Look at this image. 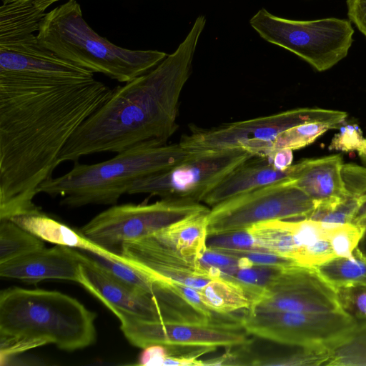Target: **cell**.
I'll return each mask as SVG.
<instances>
[{
  "label": "cell",
  "instance_id": "5bb4252c",
  "mask_svg": "<svg viewBox=\"0 0 366 366\" xmlns=\"http://www.w3.org/2000/svg\"><path fill=\"white\" fill-rule=\"evenodd\" d=\"M119 252L122 262L157 282H174L199 290L213 280L199 260L181 255L153 234L124 242Z\"/></svg>",
  "mask_w": 366,
  "mask_h": 366
},
{
  "label": "cell",
  "instance_id": "ac0fdd59",
  "mask_svg": "<svg viewBox=\"0 0 366 366\" xmlns=\"http://www.w3.org/2000/svg\"><path fill=\"white\" fill-rule=\"evenodd\" d=\"M343 164L340 154L303 159L293 182L317 206L336 204L346 194L342 176Z\"/></svg>",
  "mask_w": 366,
  "mask_h": 366
},
{
  "label": "cell",
  "instance_id": "7402d4cb",
  "mask_svg": "<svg viewBox=\"0 0 366 366\" xmlns=\"http://www.w3.org/2000/svg\"><path fill=\"white\" fill-rule=\"evenodd\" d=\"M197 292L202 303L217 315L248 310L254 300L252 292L245 285L223 277L212 280Z\"/></svg>",
  "mask_w": 366,
  "mask_h": 366
},
{
  "label": "cell",
  "instance_id": "f35d334b",
  "mask_svg": "<svg viewBox=\"0 0 366 366\" xmlns=\"http://www.w3.org/2000/svg\"><path fill=\"white\" fill-rule=\"evenodd\" d=\"M351 224L362 229L365 232H366V200L358 209Z\"/></svg>",
  "mask_w": 366,
  "mask_h": 366
},
{
  "label": "cell",
  "instance_id": "3957f363",
  "mask_svg": "<svg viewBox=\"0 0 366 366\" xmlns=\"http://www.w3.org/2000/svg\"><path fill=\"white\" fill-rule=\"evenodd\" d=\"M97 314L57 291L9 287L0 293V340L21 352L48 344L74 351L96 340Z\"/></svg>",
  "mask_w": 366,
  "mask_h": 366
},
{
  "label": "cell",
  "instance_id": "8fae6325",
  "mask_svg": "<svg viewBox=\"0 0 366 366\" xmlns=\"http://www.w3.org/2000/svg\"><path fill=\"white\" fill-rule=\"evenodd\" d=\"M239 321L249 335L281 345L327 347L344 337L357 323L344 312L244 311Z\"/></svg>",
  "mask_w": 366,
  "mask_h": 366
},
{
  "label": "cell",
  "instance_id": "74e56055",
  "mask_svg": "<svg viewBox=\"0 0 366 366\" xmlns=\"http://www.w3.org/2000/svg\"><path fill=\"white\" fill-rule=\"evenodd\" d=\"M272 164L280 169H286L292 165L293 152L289 149L272 150L266 156Z\"/></svg>",
  "mask_w": 366,
  "mask_h": 366
},
{
  "label": "cell",
  "instance_id": "7c38bea8",
  "mask_svg": "<svg viewBox=\"0 0 366 366\" xmlns=\"http://www.w3.org/2000/svg\"><path fill=\"white\" fill-rule=\"evenodd\" d=\"M114 315L129 342L145 348L152 345L237 347L250 342L237 322H188L147 320L124 312Z\"/></svg>",
  "mask_w": 366,
  "mask_h": 366
},
{
  "label": "cell",
  "instance_id": "8d00e7d4",
  "mask_svg": "<svg viewBox=\"0 0 366 366\" xmlns=\"http://www.w3.org/2000/svg\"><path fill=\"white\" fill-rule=\"evenodd\" d=\"M166 356L167 351L165 345H152L144 348L139 357L137 365L142 366H162Z\"/></svg>",
  "mask_w": 366,
  "mask_h": 366
},
{
  "label": "cell",
  "instance_id": "83f0119b",
  "mask_svg": "<svg viewBox=\"0 0 366 366\" xmlns=\"http://www.w3.org/2000/svg\"><path fill=\"white\" fill-rule=\"evenodd\" d=\"M342 125L316 122L294 126L283 131L276 137L272 144L271 151L280 149H289L293 151L305 147L326 132L340 129Z\"/></svg>",
  "mask_w": 366,
  "mask_h": 366
},
{
  "label": "cell",
  "instance_id": "cb8c5ba5",
  "mask_svg": "<svg viewBox=\"0 0 366 366\" xmlns=\"http://www.w3.org/2000/svg\"><path fill=\"white\" fill-rule=\"evenodd\" d=\"M247 229L264 250L297 262L299 249L294 239L291 221L270 220L252 225Z\"/></svg>",
  "mask_w": 366,
  "mask_h": 366
},
{
  "label": "cell",
  "instance_id": "8992f818",
  "mask_svg": "<svg viewBox=\"0 0 366 366\" xmlns=\"http://www.w3.org/2000/svg\"><path fill=\"white\" fill-rule=\"evenodd\" d=\"M249 24L261 38L296 54L317 71H327L345 59L354 41L352 22L345 19L292 20L262 8Z\"/></svg>",
  "mask_w": 366,
  "mask_h": 366
},
{
  "label": "cell",
  "instance_id": "d590c367",
  "mask_svg": "<svg viewBox=\"0 0 366 366\" xmlns=\"http://www.w3.org/2000/svg\"><path fill=\"white\" fill-rule=\"evenodd\" d=\"M347 16L366 38V0H347Z\"/></svg>",
  "mask_w": 366,
  "mask_h": 366
},
{
  "label": "cell",
  "instance_id": "d6a6232c",
  "mask_svg": "<svg viewBox=\"0 0 366 366\" xmlns=\"http://www.w3.org/2000/svg\"><path fill=\"white\" fill-rule=\"evenodd\" d=\"M207 247L211 249L224 250L265 251L259 247L248 229L208 236Z\"/></svg>",
  "mask_w": 366,
  "mask_h": 366
},
{
  "label": "cell",
  "instance_id": "4316f807",
  "mask_svg": "<svg viewBox=\"0 0 366 366\" xmlns=\"http://www.w3.org/2000/svg\"><path fill=\"white\" fill-rule=\"evenodd\" d=\"M329 347L327 365H366V320L357 321L344 337Z\"/></svg>",
  "mask_w": 366,
  "mask_h": 366
},
{
  "label": "cell",
  "instance_id": "5b68a950",
  "mask_svg": "<svg viewBox=\"0 0 366 366\" xmlns=\"http://www.w3.org/2000/svg\"><path fill=\"white\" fill-rule=\"evenodd\" d=\"M36 37L58 56L122 83L148 72L167 56L157 50H131L111 43L88 25L76 0L46 13Z\"/></svg>",
  "mask_w": 366,
  "mask_h": 366
},
{
  "label": "cell",
  "instance_id": "484cf974",
  "mask_svg": "<svg viewBox=\"0 0 366 366\" xmlns=\"http://www.w3.org/2000/svg\"><path fill=\"white\" fill-rule=\"evenodd\" d=\"M43 240L11 219H0V264L43 249Z\"/></svg>",
  "mask_w": 366,
  "mask_h": 366
},
{
  "label": "cell",
  "instance_id": "4fadbf2b",
  "mask_svg": "<svg viewBox=\"0 0 366 366\" xmlns=\"http://www.w3.org/2000/svg\"><path fill=\"white\" fill-rule=\"evenodd\" d=\"M245 311L343 312L335 289L315 269L302 266L282 269Z\"/></svg>",
  "mask_w": 366,
  "mask_h": 366
},
{
  "label": "cell",
  "instance_id": "277c9868",
  "mask_svg": "<svg viewBox=\"0 0 366 366\" xmlns=\"http://www.w3.org/2000/svg\"><path fill=\"white\" fill-rule=\"evenodd\" d=\"M192 152L179 143L145 142L96 164L74 162L66 174L51 177L39 187V194L61 197L60 204L77 208L89 204L114 205L138 179L170 167Z\"/></svg>",
  "mask_w": 366,
  "mask_h": 366
},
{
  "label": "cell",
  "instance_id": "b9f144b4",
  "mask_svg": "<svg viewBox=\"0 0 366 366\" xmlns=\"http://www.w3.org/2000/svg\"><path fill=\"white\" fill-rule=\"evenodd\" d=\"M361 162L362 163V165L366 167V156H361L360 157Z\"/></svg>",
  "mask_w": 366,
  "mask_h": 366
},
{
  "label": "cell",
  "instance_id": "6da1fadb",
  "mask_svg": "<svg viewBox=\"0 0 366 366\" xmlns=\"http://www.w3.org/2000/svg\"><path fill=\"white\" fill-rule=\"evenodd\" d=\"M114 89L90 78L0 71V219L39 210L40 185L77 129Z\"/></svg>",
  "mask_w": 366,
  "mask_h": 366
},
{
  "label": "cell",
  "instance_id": "52a82bcc",
  "mask_svg": "<svg viewBox=\"0 0 366 366\" xmlns=\"http://www.w3.org/2000/svg\"><path fill=\"white\" fill-rule=\"evenodd\" d=\"M347 117L342 111L297 108L274 114L224 124L212 128L191 127L179 144L190 152L241 149L253 156H266L283 131L307 122L342 125Z\"/></svg>",
  "mask_w": 366,
  "mask_h": 366
},
{
  "label": "cell",
  "instance_id": "e575fe53",
  "mask_svg": "<svg viewBox=\"0 0 366 366\" xmlns=\"http://www.w3.org/2000/svg\"><path fill=\"white\" fill-rule=\"evenodd\" d=\"M237 258H245L253 264L277 267L283 269L300 266L294 259L267 251H237L216 249Z\"/></svg>",
  "mask_w": 366,
  "mask_h": 366
},
{
  "label": "cell",
  "instance_id": "9c48e42d",
  "mask_svg": "<svg viewBox=\"0 0 366 366\" xmlns=\"http://www.w3.org/2000/svg\"><path fill=\"white\" fill-rule=\"evenodd\" d=\"M317 206L293 180L282 181L212 207L207 214V234L247 229L270 220L307 218Z\"/></svg>",
  "mask_w": 366,
  "mask_h": 366
},
{
  "label": "cell",
  "instance_id": "44dd1931",
  "mask_svg": "<svg viewBox=\"0 0 366 366\" xmlns=\"http://www.w3.org/2000/svg\"><path fill=\"white\" fill-rule=\"evenodd\" d=\"M39 0L2 2L0 7V44L24 38L39 31L45 16Z\"/></svg>",
  "mask_w": 366,
  "mask_h": 366
},
{
  "label": "cell",
  "instance_id": "f1b7e54d",
  "mask_svg": "<svg viewBox=\"0 0 366 366\" xmlns=\"http://www.w3.org/2000/svg\"><path fill=\"white\" fill-rule=\"evenodd\" d=\"M102 267L117 280L148 295H153L155 282L146 273L122 262L117 253L115 258H106L89 252Z\"/></svg>",
  "mask_w": 366,
  "mask_h": 366
},
{
  "label": "cell",
  "instance_id": "603a6c76",
  "mask_svg": "<svg viewBox=\"0 0 366 366\" xmlns=\"http://www.w3.org/2000/svg\"><path fill=\"white\" fill-rule=\"evenodd\" d=\"M249 344L245 347L246 365H327L330 357V348L325 345H291L284 351L260 355L254 354Z\"/></svg>",
  "mask_w": 366,
  "mask_h": 366
},
{
  "label": "cell",
  "instance_id": "7bdbcfd3",
  "mask_svg": "<svg viewBox=\"0 0 366 366\" xmlns=\"http://www.w3.org/2000/svg\"><path fill=\"white\" fill-rule=\"evenodd\" d=\"M31 1V0H2V2L6 3V2H11V1Z\"/></svg>",
  "mask_w": 366,
  "mask_h": 366
},
{
  "label": "cell",
  "instance_id": "d4e9b609",
  "mask_svg": "<svg viewBox=\"0 0 366 366\" xmlns=\"http://www.w3.org/2000/svg\"><path fill=\"white\" fill-rule=\"evenodd\" d=\"M314 269L335 290L366 281V257L357 247L352 257H336Z\"/></svg>",
  "mask_w": 366,
  "mask_h": 366
},
{
  "label": "cell",
  "instance_id": "60d3db41",
  "mask_svg": "<svg viewBox=\"0 0 366 366\" xmlns=\"http://www.w3.org/2000/svg\"><path fill=\"white\" fill-rule=\"evenodd\" d=\"M43 6L47 9L49 6L52 5L54 3L60 1V0H39Z\"/></svg>",
  "mask_w": 366,
  "mask_h": 366
},
{
  "label": "cell",
  "instance_id": "1f68e13d",
  "mask_svg": "<svg viewBox=\"0 0 366 366\" xmlns=\"http://www.w3.org/2000/svg\"><path fill=\"white\" fill-rule=\"evenodd\" d=\"M342 311L356 321L366 320V281L337 289Z\"/></svg>",
  "mask_w": 366,
  "mask_h": 366
},
{
  "label": "cell",
  "instance_id": "2e32d148",
  "mask_svg": "<svg viewBox=\"0 0 366 366\" xmlns=\"http://www.w3.org/2000/svg\"><path fill=\"white\" fill-rule=\"evenodd\" d=\"M81 267L79 252L56 244L0 264V276L31 282L61 280L79 283Z\"/></svg>",
  "mask_w": 366,
  "mask_h": 366
},
{
  "label": "cell",
  "instance_id": "ba28073f",
  "mask_svg": "<svg viewBox=\"0 0 366 366\" xmlns=\"http://www.w3.org/2000/svg\"><path fill=\"white\" fill-rule=\"evenodd\" d=\"M252 156L241 149L192 152L176 164L137 180L128 194L200 203L227 174Z\"/></svg>",
  "mask_w": 366,
  "mask_h": 366
},
{
  "label": "cell",
  "instance_id": "30bf717a",
  "mask_svg": "<svg viewBox=\"0 0 366 366\" xmlns=\"http://www.w3.org/2000/svg\"><path fill=\"white\" fill-rule=\"evenodd\" d=\"M207 209L201 203L169 199L152 204H114L94 217L79 232L91 241L114 252L125 242L151 235Z\"/></svg>",
  "mask_w": 366,
  "mask_h": 366
},
{
  "label": "cell",
  "instance_id": "d6986e66",
  "mask_svg": "<svg viewBox=\"0 0 366 366\" xmlns=\"http://www.w3.org/2000/svg\"><path fill=\"white\" fill-rule=\"evenodd\" d=\"M19 226L46 241L57 245L79 248L101 257L110 258L114 254L84 237L45 213L41 209L36 212L15 216L10 219Z\"/></svg>",
  "mask_w": 366,
  "mask_h": 366
},
{
  "label": "cell",
  "instance_id": "7a4b0ae2",
  "mask_svg": "<svg viewBox=\"0 0 366 366\" xmlns=\"http://www.w3.org/2000/svg\"><path fill=\"white\" fill-rule=\"evenodd\" d=\"M205 24L206 18L199 16L172 54L148 72L115 87L69 139L59 164L96 153H118L145 142L167 144L178 128L181 93Z\"/></svg>",
  "mask_w": 366,
  "mask_h": 366
},
{
  "label": "cell",
  "instance_id": "9a60e30c",
  "mask_svg": "<svg viewBox=\"0 0 366 366\" xmlns=\"http://www.w3.org/2000/svg\"><path fill=\"white\" fill-rule=\"evenodd\" d=\"M79 283L114 314L124 312L152 321H163L162 307L154 295L117 280L89 254L79 252Z\"/></svg>",
  "mask_w": 366,
  "mask_h": 366
},
{
  "label": "cell",
  "instance_id": "f546056e",
  "mask_svg": "<svg viewBox=\"0 0 366 366\" xmlns=\"http://www.w3.org/2000/svg\"><path fill=\"white\" fill-rule=\"evenodd\" d=\"M282 269L277 267L254 264L248 267L236 268L221 274V277L243 284L262 295Z\"/></svg>",
  "mask_w": 366,
  "mask_h": 366
},
{
  "label": "cell",
  "instance_id": "e0dca14e",
  "mask_svg": "<svg viewBox=\"0 0 366 366\" xmlns=\"http://www.w3.org/2000/svg\"><path fill=\"white\" fill-rule=\"evenodd\" d=\"M299 167L300 162L286 169H280L267 157L252 156L227 174L202 202L212 207L246 192L282 181L293 180Z\"/></svg>",
  "mask_w": 366,
  "mask_h": 366
},
{
  "label": "cell",
  "instance_id": "ffe728a7",
  "mask_svg": "<svg viewBox=\"0 0 366 366\" xmlns=\"http://www.w3.org/2000/svg\"><path fill=\"white\" fill-rule=\"evenodd\" d=\"M210 209L191 214L153 234L181 255L199 260L207 248Z\"/></svg>",
  "mask_w": 366,
  "mask_h": 366
},
{
  "label": "cell",
  "instance_id": "836d02e7",
  "mask_svg": "<svg viewBox=\"0 0 366 366\" xmlns=\"http://www.w3.org/2000/svg\"><path fill=\"white\" fill-rule=\"evenodd\" d=\"M332 138L329 149L343 152H357L359 157L366 156V138L356 124H345Z\"/></svg>",
  "mask_w": 366,
  "mask_h": 366
},
{
  "label": "cell",
  "instance_id": "4dcf8cb0",
  "mask_svg": "<svg viewBox=\"0 0 366 366\" xmlns=\"http://www.w3.org/2000/svg\"><path fill=\"white\" fill-rule=\"evenodd\" d=\"M365 231L353 224H344L330 227L328 239L336 257H350L353 255Z\"/></svg>",
  "mask_w": 366,
  "mask_h": 366
},
{
  "label": "cell",
  "instance_id": "ab89813d",
  "mask_svg": "<svg viewBox=\"0 0 366 366\" xmlns=\"http://www.w3.org/2000/svg\"><path fill=\"white\" fill-rule=\"evenodd\" d=\"M357 248L361 252V253L366 257V232H365L363 237H362Z\"/></svg>",
  "mask_w": 366,
  "mask_h": 366
}]
</instances>
